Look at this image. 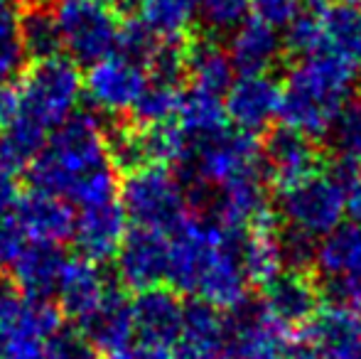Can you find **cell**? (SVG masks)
I'll use <instances>...</instances> for the list:
<instances>
[{"label": "cell", "mask_w": 361, "mask_h": 359, "mask_svg": "<svg viewBox=\"0 0 361 359\" xmlns=\"http://www.w3.org/2000/svg\"><path fill=\"white\" fill-rule=\"evenodd\" d=\"M35 190L74 202L81 209L118 200L121 182L109 150V130L91 111H76L47 138L30 163Z\"/></svg>", "instance_id": "obj_1"}, {"label": "cell", "mask_w": 361, "mask_h": 359, "mask_svg": "<svg viewBox=\"0 0 361 359\" xmlns=\"http://www.w3.org/2000/svg\"><path fill=\"white\" fill-rule=\"evenodd\" d=\"M241 231L214 219L190 214L170 234L167 283L216 310H241L248 298V278L241 266Z\"/></svg>", "instance_id": "obj_2"}, {"label": "cell", "mask_w": 361, "mask_h": 359, "mask_svg": "<svg viewBox=\"0 0 361 359\" xmlns=\"http://www.w3.org/2000/svg\"><path fill=\"white\" fill-rule=\"evenodd\" d=\"M357 69L337 54H314L290 67L283 87L281 121L307 138L327 135L337 114L352 99Z\"/></svg>", "instance_id": "obj_3"}, {"label": "cell", "mask_w": 361, "mask_h": 359, "mask_svg": "<svg viewBox=\"0 0 361 359\" xmlns=\"http://www.w3.org/2000/svg\"><path fill=\"white\" fill-rule=\"evenodd\" d=\"M20 116L42 133L52 135L76 114L84 94V77L76 62L67 57L35 62L18 84Z\"/></svg>", "instance_id": "obj_4"}, {"label": "cell", "mask_w": 361, "mask_h": 359, "mask_svg": "<svg viewBox=\"0 0 361 359\" xmlns=\"http://www.w3.org/2000/svg\"><path fill=\"white\" fill-rule=\"evenodd\" d=\"M121 205L135 229L160 231L170 236L190 212V190L182 180L162 165L133 170L121 185Z\"/></svg>", "instance_id": "obj_5"}, {"label": "cell", "mask_w": 361, "mask_h": 359, "mask_svg": "<svg viewBox=\"0 0 361 359\" xmlns=\"http://www.w3.org/2000/svg\"><path fill=\"white\" fill-rule=\"evenodd\" d=\"M62 44L76 64H96L118 52L123 23L101 0H59L54 8Z\"/></svg>", "instance_id": "obj_6"}, {"label": "cell", "mask_w": 361, "mask_h": 359, "mask_svg": "<svg viewBox=\"0 0 361 359\" xmlns=\"http://www.w3.org/2000/svg\"><path fill=\"white\" fill-rule=\"evenodd\" d=\"M276 192V214L290 229L322 239L342 224L344 195L332 175L317 173Z\"/></svg>", "instance_id": "obj_7"}, {"label": "cell", "mask_w": 361, "mask_h": 359, "mask_svg": "<svg viewBox=\"0 0 361 359\" xmlns=\"http://www.w3.org/2000/svg\"><path fill=\"white\" fill-rule=\"evenodd\" d=\"M185 165H190V178L197 182L190 192H212L238 175L263 168L261 143L256 135L226 128L214 138L192 145L190 160Z\"/></svg>", "instance_id": "obj_8"}, {"label": "cell", "mask_w": 361, "mask_h": 359, "mask_svg": "<svg viewBox=\"0 0 361 359\" xmlns=\"http://www.w3.org/2000/svg\"><path fill=\"white\" fill-rule=\"evenodd\" d=\"M266 180V168H258L224 182L221 187L212 192H190V202L204 200L212 219L226 226V229H251L258 219L273 212L271 205H268Z\"/></svg>", "instance_id": "obj_9"}, {"label": "cell", "mask_w": 361, "mask_h": 359, "mask_svg": "<svg viewBox=\"0 0 361 359\" xmlns=\"http://www.w3.org/2000/svg\"><path fill=\"white\" fill-rule=\"evenodd\" d=\"M147 84H150V74L145 64L118 52L91 64L84 77V91L91 104L104 114L114 116L133 111Z\"/></svg>", "instance_id": "obj_10"}, {"label": "cell", "mask_w": 361, "mask_h": 359, "mask_svg": "<svg viewBox=\"0 0 361 359\" xmlns=\"http://www.w3.org/2000/svg\"><path fill=\"white\" fill-rule=\"evenodd\" d=\"M62 327V310L49 300L25 298L23 308L0 325V359H52L47 342Z\"/></svg>", "instance_id": "obj_11"}, {"label": "cell", "mask_w": 361, "mask_h": 359, "mask_svg": "<svg viewBox=\"0 0 361 359\" xmlns=\"http://www.w3.org/2000/svg\"><path fill=\"white\" fill-rule=\"evenodd\" d=\"M281 106L283 87L271 74L238 77L224 96L226 118L233 128L248 135H258L271 128L273 121L281 118Z\"/></svg>", "instance_id": "obj_12"}, {"label": "cell", "mask_w": 361, "mask_h": 359, "mask_svg": "<svg viewBox=\"0 0 361 359\" xmlns=\"http://www.w3.org/2000/svg\"><path fill=\"white\" fill-rule=\"evenodd\" d=\"M10 217L30 244L59 246L69 236H74L76 217L72 207L67 200L49 195V192L32 190L18 197V202L10 209Z\"/></svg>", "instance_id": "obj_13"}, {"label": "cell", "mask_w": 361, "mask_h": 359, "mask_svg": "<svg viewBox=\"0 0 361 359\" xmlns=\"http://www.w3.org/2000/svg\"><path fill=\"white\" fill-rule=\"evenodd\" d=\"M261 153L266 175L276 185V190L317 175L319 150L314 140L288 126H276L273 130H268Z\"/></svg>", "instance_id": "obj_14"}, {"label": "cell", "mask_w": 361, "mask_h": 359, "mask_svg": "<svg viewBox=\"0 0 361 359\" xmlns=\"http://www.w3.org/2000/svg\"><path fill=\"white\" fill-rule=\"evenodd\" d=\"M167 264H170V236L147 229L130 231L116 256L121 283L133 288L135 293L160 288L167 281Z\"/></svg>", "instance_id": "obj_15"}, {"label": "cell", "mask_w": 361, "mask_h": 359, "mask_svg": "<svg viewBox=\"0 0 361 359\" xmlns=\"http://www.w3.org/2000/svg\"><path fill=\"white\" fill-rule=\"evenodd\" d=\"M130 315H133L135 337L145 345L172 347L180 340L185 305L170 288L160 286L135 293V298L130 300Z\"/></svg>", "instance_id": "obj_16"}, {"label": "cell", "mask_w": 361, "mask_h": 359, "mask_svg": "<svg viewBox=\"0 0 361 359\" xmlns=\"http://www.w3.org/2000/svg\"><path fill=\"white\" fill-rule=\"evenodd\" d=\"M128 224V214L118 200L81 209L74 226V241L81 251V259H89L94 264L116 259L126 236L130 234Z\"/></svg>", "instance_id": "obj_17"}, {"label": "cell", "mask_w": 361, "mask_h": 359, "mask_svg": "<svg viewBox=\"0 0 361 359\" xmlns=\"http://www.w3.org/2000/svg\"><path fill=\"white\" fill-rule=\"evenodd\" d=\"M261 308L288 330L305 327L319 312V291L310 273L283 271L263 288Z\"/></svg>", "instance_id": "obj_18"}, {"label": "cell", "mask_w": 361, "mask_h": 359, "mask_svg": "<svg viewBox=\"0 0 361 359\" xmlns=\"http://www.w3.org/2000/svg\"><path fill=\"white\" fill-rule=\"evenodd\" d=\"M305 342L319 359H352L361 352V317L349 308H319V312L305 325Z\"/></svg>", "instance_id": "obj_19"}, {"label": "cell", "mask_w": 361, "mask_h": 359, "mask_svg": "<svg viewBox=\"0 0 361 359\" xmlns=\"http://www.w3.org/2000/svg\"><path fill=\"white\" fill-rule=\"evenodd\" d=\"M226 52L231 57L233 69L241 77H258V74H268L281 62L286 54V42L278 30L251 18L231 32Z\"/></svg>", "instance_id": "obj_20"}, {"label": "cell", "mask_w": 361, "mask_h": 359, "mask_svg": "<svg viewBox=\"0 0 361 359\" xmlns=\"http://www.w3.org/2000/svg\"><path fill=\"white\" fill-rule=\"evenodd\" d=\"M241 266L248 283L266 288L273 278L286 271L281 251V231H278V214L271 212L258 219L246 234L241 236Z\"/></svg>", "instance_id": "obj_21"}, {"label": "cell", "mask_w": 361, "mask_h": 359, "mask_svg": "<svg viewBox=\"0 0 361 359\" xmlns=\"http://www.w3.org/2000/svg\"><path fill=\"white\" fill-rule=\"evenodd\" d=\"M67 264V254L59 246L27 244L10 271H13V283L23 291V296L49 300V296H57Z\"/></svg>", "instance_id": "obj_22"}, {"label": "cell", "mask_w": 361, "mask_h": 359, "mask_svg": "<svg viewBox=\"0 0 361 359\" xmlns=\"http://www.w3.org/2000/svg\"><path fill=\"white\" fill-rule=\"evenodd\" d=\"M111 296L109 281L99 264L89 259H69L64 269L62 283L57 288L59 310L74 320L84 322L91 312L101 308V303Z\"/></svg>", "instance_id": "obj_23"}, {"label": "cell", "mask_w": 361, "mask_h": 359, "mask_svg": "<svg viewBox=\"0 0 361 359\" xmlns=\"http://www.w3.org/2000/svg\"><path fill=\"white\" fill-rule=\"evenodd\" d=\"M228 320L221 310L207 305L202 300H192L185 305L180 340H177V359H207L214 357L226 347Z\"/></svg>", "instance_id": "obj_24"}, {"label": "cell", "mask_w": 361, "mask_h": 359, "mask_svg": "<svg viewBox=\"0 0 361 359\" xmlns=\"http://www.w3.org/2000/svg\"><path fill=\"white\" fill-rule=\"evenodd\" d=\"M81 335L94 345L96 352H114L123 350L135 337L133 315H130V303L121 293L111 291V296L101 303L96 312H91L84 322H79Z\"/></svg>", "instance_id": "obj_25"}, {"label": "cell", "mask_w": 361, "mask_h": 359, "mask_svg": "<svg viewBox=\"0 0 361 359\" xmlns=\"http://www.w3.org/2000/svg\"><path fill=\"white\" fill-rule=\"evenodd\" d=\"M187 54V77L192 82V89L204 91V94L226 96L231 89L233 79V64L228 52L212 37H200L185 47Z\"/></svg>", "instance_id": "obj_26"}, {"label": "cell", "mask_w": 361, "mask_h": 359, "mask_svg": "<svg viewBox=\"0 0 361 359\" xmlns=\"http://www.w3.org/2000/svg\"><path fill=\"white\" fill-rule=\"evenodd\" d=\"M314 269L322 273L329 283L342 281L361 271V226L357 224H339L334 231L324 234L317 241L314 254Z\"/></svg>", "instance_id": "obj_27"}, {"label": "cell", "mask_w": 361, "mask_h": 359, "mask_svg": "<svg viewBox=\"0 0 361 359\" xmlns=\"http://www.w3.org/2000/svg\"><path fill=\"white\" fill-rule=\"evenodd\" d=\"M324 32V47L329 54L347 59L349 64L361 62V5L339 0L324 5L319 13Z\"/></svg>", "instance_id": "obj_28"}, {"label": "cell", "mask_w": 361, "mask_h": 359, "mask_svg": "<svg viewBox=\"0 0 361 359\" xmlns=\"http://www.w3.org/2000/svg\"><path fill=\"white\" fill-rule=\"evenodd\" d=\"M135 20L160 42H180L197 18V0H133Z\"/></svg>", "instance_id": "obj_29"}, {"label": "cell", "mask_w": 361, "mask_h": 359, "mask_svg": "<svg viewBox=\"0 0 361 359\" xmlns=\"http://www.w3.org/2000/svg\"><path fill=\"white\" fill-rule=\"evenodd\" d=\"M226 109H224V99L214 94H204V91H187L185 101H182L180 116H177V126L187 135L192 145L209 140L226 130Z\"/></svg>", "instance_id": "obj_30"}, {"label": "cell", "mask_w": 361, "mask_h": 359, "mask_svg": "<svg viewBox=\"0 0 361 359\" xmlns=\"http://www.w3.org/2000/svg\"><path fill=\"white\" fill-rule=\"evenodd\" d=\"M20 39H23L25 54L35 62L62 57L64 44L59 32L57 13L44 5H32L23 13L20 20Z\"/></svg>", "instance_id": "obj_31"}, {"label": "cell", "mask_w": 361, "mask_h": 359, "mask_svg": "<svg viewBox=\"0 0 361 359\" xmlns=\"http://www.w3.org/2000/svg\"><path fill=\"white\" fill-rule=\"evenodd\" d=\"M182 101H185V91L180 84H167L150 79L143 96L138 99L135 109L130 111L135 118V126H162V123H175L180 116Z\"/></svg>", "instance_id": "obj_32"}, {"label": "cell", "mask_w": 361, "mask_h": 359, "mask_svg": "<svg viewBox=\"0 0 361 359\" xmlns=\"http://www.w3.org/2000/svg\"><path fill=\"white\" fill-rule=\"evenodd\" d=\"M20 20L23 10L18 0H0V82H10L27 59L20 39Z\"/></svg>", "instance_id": "obj_33"}, {"label": "cell", "mask_w": 361, "mask_h": 359, "mask_svg": "<svg viewBox=\"0 0 361 359\" xmlns=\"http://www.w3.org/2000/svg\"><path fill=\"white\" fill-rule=\"evenodd\" d=\"M339 158L361 163V96L349 99L327 133Z\"/></svg>", "instance_id": "obj_34"}, {"label": "cell", "mask_w": 361, "mask_h": 359, "mask_svg": "<svg viewBox=\"0 0 361 359\" xmlns=\"http://www.w3.org/2000/svg\"><path fill=\"white\" fill-rule=\"evenodd\" d=\"M251 0H197V18L209 32H233L248 20Z\"/></svg>", "instance_id": "obj_35"}, {"label": "cell", "mask_w": 361, "mask_h": 359, "mask_svg": "<svg viewBox=\"0 0 361 359\" xmlns=\"http://www.w3.org/2000/svg\"><path fill=\"white\" fill-rule=\"evenodd\" d=\"M283 42H286V52L295 54L298 59H307V57H314V54L327 52L319 15H305L302 13L286 30Z\"/></svg>", "instance_id": "obj_36"}, {"label": "cell", "mask_w": 361, "mask_h": 359, "mask_svg": "<svg viewBox=\"0 0 361 359\" xmlns=\"http://www.w3.org/2000/svg\"><path fill=\"white\" fill-rule=\"evenodd\" d=\"M332 175L344 195V217L352 224L361 226V163L339 158L332 168Z\"/></svg>", "instance_id": "obj_37"}, {"label": "cell", "mask_w": 361, "mask_h": 359, "mask_svg": "<svg viewBox=\"0 0 361 359\" xmlns=\"http://www.w3.org/2000/svg\"><path fill=\"white\" fill-rule=\"evenodd\" d=\"M281 251L286 271L307 273L310 269H314V254H317L314 236L302 234V231L288 226L286 231H281Z\"/></svg>", "instance_id": "obj_38"}, {"label": "cell", "mask_w": 361, "mask_h": 359, "mask_svg": "<svg viewBox=\"0 0 361 359\" xmlns=\"http://www.w3.org/2000/svg\"><path fill=\"white\" fill-rule=\"evenodd\" d=\"M160 44H162L160 39H157L155 35L145 28V25H140L135 18L128 20V23H123V28H121L118 54L135 59V62L145 64V67L150 64V59L155 57V52H157Z\"/></svg>", "instance_id": "obj_39"}, {"label": "cell", "mask_w": 361, "mask_h": 359, "mask_svg": "<svg viewBox=\"0 0 361 359\" xmlns=\"http://www.w3.org/2000/svg\"><path fill=\"white\" fill-rule=\"evenodd\" d=\"M251 15L273 30H288L302 15V0H251Z\"/></svg>", "instance_id": "obj_40"}, {"label": "cell", "mask_w": 361, "mask_h": 359, "mask_svg": "<svg viewBox=\"0 0 361 359\" xmlns=\"http://www.w3.org/2000/svg\"><path fill=\"white\" fill-rule=\"evenodd\" d=\"M47 350L52 359H96V350L81 332L59 330L47 342Z\"/></svg>", "instance_id": "obj_41"}, {"label": "cell", "mask_w": 361, "mask_h": 359, "mask_svg": "<svg viewBox=\"0 0 361 359\" xmlns=\"http://www.w3.org/2000/svg\"><path fill=\"white\" fill-rule=\"evenodd\" d=\"M25 246H27V241L20 234L10 212L0 214V269H10L18 261V256L23 254Z\"/></svg>", "instance_id": "obj_42"}, {"label": "cell", "mask_w": 361, "mask_h": 359, "mask_svg": "<svg viewBox=\"0 0 361 359\" xmlns=\"http://www.w3.org/2000/svg\"><path fill=\"white\" fill-rule=\"evenodd\" d=\"M329 291L337 298L339 305L349 308L361 317V271H357L354 276H347L342 281H332L329 283Z\"/></svg>", "instance_id": "obj_43"}, {"label": "cell", "mask_w": 361, "mask_h": 359, "mask_svg": "<svg viewBox=\"0 0 361 359\" xmlns=\"http://www.w3.org/2000/svg\"><path fill=\"white\" fill-rule=\"evenodd\" d=\"M20 116V89L13 82H0V133L18 121Z\"/></svg>", "instance_id": "obj_44"}, {"label": "cell", "mask_w": 361, "mask_h": 359, "mask_svg": "<svg viewBox=\"0 0 361 359\" xmlns=\"http://www.w3.org/2000/svg\"><path fill=\"white\" fill-rule=\"evenodd\" d=\"M25 298L27 296H23V291H20L13 281L0 278V325H5V322L23 308Z\"/></svg>", "instance_id": "obj_45"}, {"label": "cell", "mask_w": 361, "mask_h": 359, "mask_svg": "<svg viewBox=\"0 0 361 359\" xmlns=\"http://www.w3.org/2000/svg\"><path fill=\"white\" fill-rule=\"evenodd\" d=\"M109 359H177V355L170 347H155V345H145V342L133 345V342H130L128 347L109 355Z\"/></svg>", "instance_id": "obj_46"}, {"label": "cell", "mask_w": 361, "mask_h": 359, "mask_svg": "<svg viewBox=\"0 0 361 359\" xmlns=\"http://www.w3.org/2000/svg\"><path fill=\"white\" fill-rule=\"evenodd\" d=\"M18 170L0 160V214H8L18 202Z\"/></svg>", "instance_id": "obj_47"}, {"label": "cell", "mask_w": 361, "mask_h": 359, "mask_svg": "<svg viewBox=\"0 0 361 359\" xmlns=\"http://www.w3.org/2000/svg\"><path fill=\"white\" fill-rule=\"evenodd\" d=\"M207 359H233V357H231V352H228V347H224V350L219 352V355H214V357H207Z\"/></svg>", "instance_id": "obj_48"}, {"label": "cell", "mask_w": 361, "mask_h": 359, "mask_svg": "<svg viewBox=\"0 0 361 359\" xmlns=\"http://www.w3.org/2000/svg\"><path fill=\"white\" fill-rule=\"evenodd\" d=\"M312 3H317V5H332V3H339V0H312ZM349 3H357V0H349Z\"/></svg>", "instance_id": "obj_49"}, {"label": "cell", "mask_w": 361, "mask_h": 359, "mask_svg": "<svg viewBox=\"0 0 361 359\" xmlns=\"http://www.w3.org/2000/svg\"><path fill=\"white\" fill-rule=\"evenodd\" d=\"M101 3H104V5H111V8H114V5H118L121 0H101Z\"/></svg>", "instance_id": "obj_50"}, {"label": "cell", "mask_w": 361, "mask_h": 359, "mask_svg": "<svg viewBox=\"0 0 361 359\" xmlns=\"http://www.w3.org/2000/svg\"><path fill=\"white\" fill-rule=\"evenodd\" d=\"M357 77H359V82H361V62H359V67H357Z\"/></svg>", "instance_id": "obj_51"}, {"label": "cell", "mask_w": 361, "mask_h": 359, "mask_svg": "<svg viewBox=\"0 0 361 359\" xmlns=\"http://www.w3.org/2000/svg\"><path fill=\"white\" fill-rule=\"evenodd\" d=\"M352 359H361V352H359V355H354Z\"/></svg>", "instance_id": "obj_52"}]
</instances>
